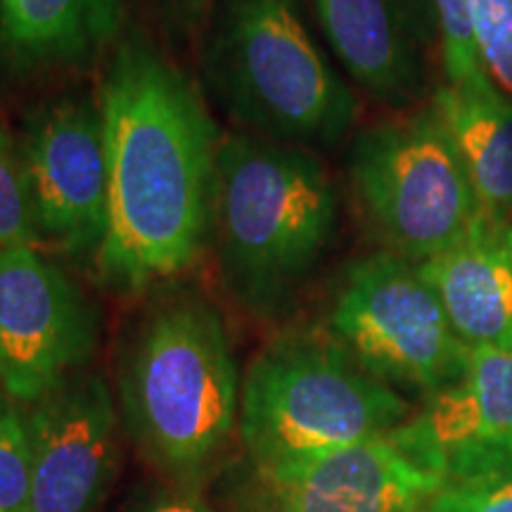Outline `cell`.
<instances>
[{
	"mask_svg": "<svg viewBox=\"0 0 512 512\" xmlns=\"http://www.w3.org/2000/svg\"><path fill=\"white\" fill-rule=\"evenodd\" d=\"M98 100L110 207L95 266L114 290L143 292L211 242L223 136L197 83L140 31L112 48Z\"/></svg>",
	"mask_w": 512,
	"mask_h": 512,
	"instance_id": "cell-1",
	"label": "cell"
},
{
	"mask_svg": "<svg viewBox=\"0 0 512 512\" xmlns=\"http://www.w3.org/2000/svg\"><path fill=\"white\" fill-rule=\"evenodd\" d=\"M38 242L67 256H98L107 235L110 171L105 119L91 95H60L31 114L22 143Z\"/></svg>",
	"mask_w": 512,
	"mask_h": 512,
	"instance_id": "cell-9",
	"label": "cell"
},
{
	"mask_svg": "<svg viewBox=\"0 0 512 512\" xmlns=\"http://www.w3.org/2000/svg\"><path fill=\"white\" fill-rule=\"evenodd\" d=\"M482 67L512 98V0H470Z\"/></svg>",
	"mask_w": 512,
	"mask_h": 512,
	"instance_id": "cell-20",
	"label": "cell"
},
{
	"mask_svg": "<svg viewBox=\"0 0 512 512\" xmlns=\"http://www.w3.org/2000/svg\"><path fill=\"white\" fill-rule=\"evenodd\" d=\"M240 377L219 309L190 287L159 294L121 358V408L133 439L174 475H197L240 418Z\"/></svg>",
	"mask_w": 512,
	"mask_h": 512,
	"instance_id": "cell-2",
	"label": "cell"
},
{
	"mask_svg": "<svg viewBox=\"0 0 512 512\" xmlns=\"http://www.w3.org/2000/svg\"><path fill=\"white\" fill-rule=\"evenodd\" d=\"M98 347V311L36 245L0 252V392L31 406Z\"/></svg>",
	"mask_w": 512,
	"mask_h": 512,
	"instance_id": "cell-8",
	"label": "cell"
},
{
	"mask_svg": "<svg viewBox=\"0 0 512 512\" xmlns=\"http://www.w3.org/2000/svg\"><path fill=\"white\" fill-rule=\"evenodd\" d=\"M448 470L418 422L268 479L285 512H427Z\"/></svg>",
	"mask_w": 512,
	"mask_h": 512,
	"instance_id": "cell-11",
	"label": "cell"
},
{
	"mask_svg": "<svg viewBox=\"0 0 512 512\" xmlns=\"http://www.w3.org/2000/svg\"><path fill=\"white\" fill-rule=\"evenodd\" d=\"M448 477L512 458V351L470 347L465 373L415 418Z\"/></svg>",
	"mask_w": 512,
	"mask_h": 512,
	"instance_id": "cell-12",
	"label": "cell"
},
{
	"mask_svg": "<svg viewBox=\"0 0 512 512\" xmlns=\"http://www.w3.org/2000/svg\"><path fill=\"white\" fill-rule=\"evenodd\" d=\"M351 79L375 98H411L420 83V43L408 0H311Z\"/></svg>",
	"mask_w": 512,
	"mask_h": 512,
	"instance_id": "cell-14",
	"label": "cell"
},
{
	"mask_svg": "<svg viewBox=\"0 0 512 512\" xmlns=\"http://www.w3.org/2000/svg\"><path fill=\"white\" fill-rule=\"evenodd\" d=\"M204 83L238 131L278 143H335L356 98L325 60L297 0H223L209 17Z\"/></svg>",
	"mask_w": 512,
	"mask_h": 512,
	"instance_id": "cell-4",
	"label": "cell"
},
{
	"mask_svg": "<svg viewBox=\"0 0 512 512\" xmlns=\"http://www.w3.org/2000/svg\"><path fill=\"white\" fill-rule=\"evenodd\" d=\"M17 245L38 247V230L19 145L0 126V252Z\"/></svg>",
	"mask_w": 512,
	"mask_h": 512,
	"instance_id": "cell-18",
	"label": "cell"
},
{
	"mask_svg": "<svg viewBox=\"0 0 512 512\" xmlns=\"http://www.w3.org/2000/svg\"><path fill=\"white\" fill-rule=\"evenodd\" d=\"M126 0H0V36L29 64H88L117 46Z\"/></svg>",
	"mask_w": 512,
	"mask_h": 512,
	"instance_id": "cell-16",
	"label": "cell"
},
{
	"mask_svg": "<svg viewBox=\"0 0 512 512\" xmlns=\"http://www.w3.org/2000/svg\"><path fill=\"white\" fill-rule=\"evenodd\" d=\"M330 328L377 380L430 396L460 380L470 354L418 266L384 249L344 275Z\"/></svg>",
	"mask_w": 512,
	"mask_h": 512,
	"instance_id": "cell-7",
	"label": "cell"
},
{
	"mask_svg": "<svg viewBox=\"0 0 512 512\" xmlns=\"http://www.w3.org/2000/svg\"><path fill=\"white\" fill-rule=\"evenodd\" d=\"M31 453L24 411L0 392V512H29Z\"/></svg>",
	"mask_w": 512,
	"mask_h": 512,
	"instance_id": "cell-19",
	"label": "cell"
},
{
	"mask_svg": "<svg viewBox=\"0 0 512 512\" xmlns=\"http://www.w3.org/2000/svg\"><path fill=\"white\" fill-rule=\"evenodd\" d=\"M427 512H512V458L451 475Z\"/></svg>",
	"mask_w": 512,
	"mask_h": 512,
	"instance_id": "cell-17",
	"label": "cell"
},
{
	"mask_svg": "<svg viewBox=\"0 0 512 512\" xmlns=\"http://www.w3.org/2000/svg\"><path fill=\"white\" fill-rule=\"evenodd\" d=\"M31 453L29 512H95L119 460L110 384L79 370L24 408Z\"/></svg>",
	"mask_w": 512,
	"mask_h": 512,
	"instance_id": "cell-10",
	"label": "cell"
},
{
	"mask_svg": "<svg viewBox=\"0 0 512 512\" xmlns=\"http://www.w3.org/2000/svg\"><path fill=\"white\" fill-rule=\"evenodd\" d=\"M432 5L437 12L441 57H444L448 83H460L470 74L484 69L477 48L475 24H472L470 0H432Z\"/></svg>",
	"mask_w": 512,
	"mask_h": 512,
	"instance_id": "cell-21",
	"label": "cell"
},
{
	"mask_svg": "<svg viewBox=\"0 0 512 512\" xmlns=\"http://www.w3.org/2000/svg\"><path fill=\"white\" fill-rule=\"evenodd\" d=\"M216 5H219V0H159L164 17L185 34L204 27Z\"/></svg>",
	"mask_w": 512,
	"mask_h": 512,
	"instance_id": "cell-22",
	"label": "cell"
},
{
	"mask_svg": "<svg viewBox=\"0 0 512 512\" xmlns=\"http://www.w3.org/2000/svg\"><path fill=\"white\" fill-rule=\"evenodd\" d=\"M337 223L328 171L302 145L223 133L214 228L219 273L247 309L271 313L297 290Z\"/></svg>",
	"mask_w": 512,
	"mask_h": 512,
	"instance_id": "cell-3",
	"label": "cell"
},
{
	"mask_svg": "<svg viewBox=\"0 0 512 512\" xmlns=\"http://www.w3.org/2000/svg\"><path fill=\"white\" fill-rule=\"evenodd\" d=\"M147 512H211L207 505L192 501V498H166V501H159L152 505Z\"/></svg>",
	"mask_w": 512,
	"mask_h": 512,
	"instance_id": "cell-23",
	"label": "cell"
},
{
	"mask_svg": "<svg viewBox=\"0 0 512 512\" xmlns=\"http://www.w3.org/2000/svg\"><path fill=\"white\" fill-rule=\"evenodd\" d=\"M351 188L370 233L411 264L463 242L486 221L456 143L430 107L356 138Z\"/></svg>",
	"mask_w": 512,
	"mask_h": 512,
	"instance_id": "cell-6",
	"label": "cell"
},
{
	"mask_svg": "<svg viewBox=\"0 0 512 512\" xmlns=\"http://www.w3.org/2000/svg\"><path fill=\"white\" fill-rule=\"evenodd\" d=\"M439 112L475 188L486 219L512 223V98L484 69L448 83L434 95Z\"/></svg>",
	"mask_w": 512,
	"mask_h": 512,
	"instance_id": "cell-15",
	"label": "cell"
},
{
	"mask_svg": "<svg viewBox=\"0 0 512 512\" xmlns=\"http://www.w3.org/2000/svg\"><path fill=\"white\" fill-rule=\"evenodd\" d=\"M252 512H285V510H252Z\"/></svg>",
	"mask_w": 512,
	"mask_h": 512,
	"instance_id": "cell-24",
	"label": "cell"
},
{
	"mask_svg": "<svg viewBox=\"0 0 512 512\" xmlns=\"http://www.w3.org/2000/svg\"><path fill=\"white\" fill-rule=\"evenodd\" d=\"M415 266L467 347L512 351V223L486 219L463 242Z\"/></svg>",
	"mask_w": 512,
	"mask_h": 512,
	"instance_id": "cell-13",
	"label": "cell"
},
{
	"mask_svg": "<svg viewBox=\"0 0 512 512\" xmlns=\"http://www.w3.org/2000/svg\"><path fill=\"white\" fill-rule=\"evenodd\" d=\"M406 420L411 406L403 396L358 366L337 339L309 332L268 342L240 387V437L266 479Z\"/></svg>",
	"mask_w": 512,
	"mask_h": 512,
	"instance_id": "cell-5",
	"label": "cell"
}]
</instances>
